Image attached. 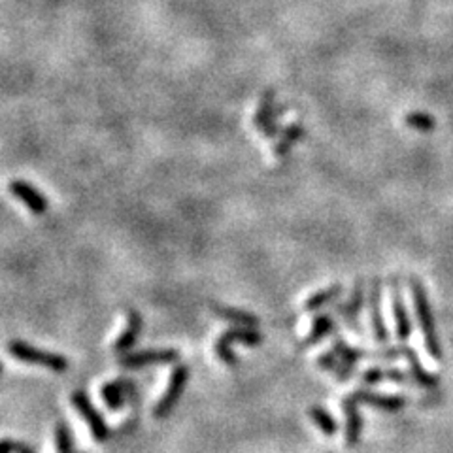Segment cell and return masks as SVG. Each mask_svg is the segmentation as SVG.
Here are the masks:
<instances>
[{
  "label": "cell",
  "instance_id": "obj_26",
  "mask_svg": "<svg viewBox=\"0 0 453 453\" xmlns=\"http://www.w3.org/2000/svg\"><path fill=\"white\" fill-rule=\"evenodd\" d=\"M340 357L333 351V349H328V351H325V353H321L319 357H317V367L323 368V370H336V368L340 367Z\"/></svg>",
  "mask_w": 453,
  "mask_h": 453
},
{
  "label": "cell",
  "instance_id": "obj_20",
  "mask_svg": "<svg viewBox=\"0 0 453 453\" xmlns=\"http://www.w3.org/2000/svg\"><path fill=\"white\" fill-rule=\"evenodd\" d=\"M342 295V285L335 283V285H328L327 289L317 291L314 295L310 296L306 304H304V312H317L323 306H327L331 302H335L338 296Z\"/></svg>",
  "mask_w": 453,
  "mask_h": 453
},
{
  "label": "cell",
  "instance_id": "obj_27",
  "mask_svg": "<svg viewBox=\"0 0 453 453\" xmlns=\"http://www.w3.org/2000/svg\"><path fill=\"white\" fill-rule=\"evenodd\" d=\"M13 452H15V442L10 440V438L0 440V453H13Z\"/></svg>",
  "mask_w": 453,
  "mask_h": 453
},
{
  "label": "cell",
  "instance_id": "obj_12",
  "mask_svg": "<svg viewBox=\"0 0 453 453\" xmlns=\"http://www.w3.org/2000/svg\"><path fill=\"white\" fill-rule=\"evenodd\" d=\"M391 312H393L397 338L401 342H406L412 336V321H410L408 308L397 282H391Z\"/></svg>",
  "mask_w": 453,
  "mask_h": 453
},
{
  "label": "cell",
  "instance_id": "obj_9",
  "mask_svg": "<svg viewBox=\"0 0 453 453\" xmlns=\"http://www.w3.org/2000/svg\"><path fill=\"white\" fill-rule=\"evenodd\" d=\"M100 397H102V401L108 404L110 410L118 412V410L125 406L127 401H132L136 397V386L131 380L119 378V380H113L102 386Z\"/></svg>",
  "mask_w": 453,
  "mask_h": 453
},
{
  "label": "cell",
  "instance_id": "obj_22",
  "mask_svg": "<svg viewBox=\"0 0 453 453\" xmlns=\"http://www.w3.org/2000/svg\"><path fill=\"white\" fill-rule=\"evenodd\" d=\"M308 415L312 418V421L315 423V427L319 429V431H321L323 434H327V436H333V434L338 433V423H336L335 418L328 414L325 408L314 404V406H310Z\"/></svg>",
  "mask_w": 453,
  "mask_h": 453
},
{
  "label": "cell",
  "instance_id": "obj_14",
  "mask_svg": "<svg viewBox=\"0 0 453 453\" xmlns=\"http://www.w3.org/2000/svg\"><path fill=\"white\" fill-rule=\"evenodd\" d=\"M336 331V323L333 319V315L331 314H317L314 317V321H312V328H310L308 336L301 342V348H310V346H314L317 342H321L325 336L333 335Z\"/></svg>",
  "mask_w": 453,
  "mask_h": 453
},
{
  "label": "cell",
  "instance_id": "obj_2",
  "mask_svg": "<svg viewBox=\"0 0 453 453\" xmlns=\"http://www.w3.org/2000/svg\"><path fill=\"white\" fill-rule=\"evenodd\" d=\"M8 353L12 355L13 359H19L26 365H38V367L49 368L53 372H66L68 370V359L65 355L42 351L26 342L12 340L8 344Z\"/></svg>",
  "mask_w": 453,
  "mask_h": 453
},
{
  "label": "cell",
  "instance_id": "obj_8",
  "mask_svg": "<svg viewBox=\"0 0 453 453\" xmlns=\"http://www.w3.org/2000/svg\"><path fill=\"white\" fill-rule=\"evenodd\" d=\"M177 361V351L174 349H145L129 353L119 359V365L125 368H144L151 365H168Z\"/></svg>",
  "mask_w": 453,
  "mask_h": 453
},
{
  "label": "cell",
  "instance_id": "obj_10",
  "mask_svg": "<svg viewBox=\"0 0 453 453\" xmlns=\"http://www.w3.org/2000/svg\"><path fill=\"white\" fill-rule=\"evenodd\" d=\"M359 402L355 401L353 395H348L342 401V412L346 415V429H344V442L346 446L353 447L359 444L363 433V415L357 408Z\"/></svg>",
  "mask_w": 453,
  "mask_h": 453
},
{
  "label": "cell",
  "instance_id": "obj_23",
  "mask_svg": "<svg viewBox=\"0 0 453 453\" xmlns=\"http://www.w3.org/2000/svg\"><path fill=\"white\" fill-rule=\"evenodd\" d=\"M333 351H335L338 357H340V361L346 365V367H351L355 368V365L359 363V359L361 357H365V351H361V349H355L351 348V346H348L346 342L342 340V338H336L335 344H333Z\"/></svg>",
  "mask_w": 453,
  "mask_h": 453
},
{
  "label": "cell",
  "instance_id": "obj_25",
  "mask_svg": "<svg viewBox=\"0 0 453 453\" xmlns=\"http://www.w3.org/2000/svg\"><path fill=\"white\" fill-rule=\"evenodd\" d=\"M406 125L415 129V131H431L434 127V119L431 116H427V113L415 112L406 116Z\"/></svg>",
  "mask_w": 453,
  "mask_h": 453
},
{
  "label": "cell",
  "instance_id": "obj_13",
  "mask_svg": "<svg viewBox=\"0 0 453 453\" xmlns=\"http://www.w3.org/2000/svg\"><path fill=\"white\" fill-rule=\"evenodd\" d=\"M370 323H372V333H374V340L380 344H388L389 333L381 315V283L380 280L372 282L370 287Z\"/></svg>",
  "mask_w": 453,
  "mask_h": 453
},
{
  "label": "cell",
  "instance_id": "obj_15",
  "mask_svg": "<svg viewBox=\"0 0 453 453\" xmlns=\"http://www.w3.org/2000/svg\"><path fill=\"white\" fill-rule=\"evenodd\" d=\"M140 333H142V315L138 312H129V323H127L125 333H121L116 344H113V353H125L136 344Z\"/></svg>",
  "mask_w": 453,
  "mask_h": 453
},
{
  "label": "cell",
  "instance_id": "obj_11",
  "mask_svg": "<svg viewBox=\"0 0 453 453\" xmlns=\"http://www.w3.org/2000/svg\"><path fill=\"white\" fill-rule=\"evenodd\" d=\"M351 395L357 402L372 406L374 410H383V412H401L402 408L406 406V399L397 397V395L374 393L370 389H355Z\"/></svg>",
  "mask_w": 453,
  "mask_h": 453
},
{
  "label": "cell",
  "instance_id": "obj_5",
  "mask_svg": "<svg viewBox=\"0 0 453 453\" xmlns=\"http://www.w3.org/2000/svg\"><path fill=\"white\" fill-rule=\"evenodd\" d=\"M70 401H72L74 408L78 410L79 415L86 420L87 427L91 429L93 436H95V440L97 442H106L110 438V429L106 425V421L102 420V415L99 414V410L95 408L91 401H89V397H87L86 391H74L72 397H70Z\"/></svg>",
  "mask_w": 453,
  "mask_h": 453
},
{
  "label": "cell",
  "instance_id": "obj_1",
  "mask_svg": "<svg viewBox=\"0 0 453 453\" xmlns=\"http://www.w3.org/2000/svg\"><path fill=\"white\" fill-rule=\"evenodd\" d=\"M410 293H412V301H414V312L415 317H418V325L421 328L425 349L434 361H440V340H438V333H436V325H434V315L431 304H429L427 291L415 278H410Z\"/></svg>",
  "mask_w": 453,
  "mask_h": 453
},
{
  "label": "cell",
  "instance_id": "obj_28",
  "mask_svg": "<svg viewBox=\"0 0 453 453\" xmlns=\"http://www.w3.org/2000/svg\"><path fill=\"white\" fill-rule=\"evenodd\" d=\"M13 453H34L29 446H25L23 442H15V452Z\"/></svg>",
  "mask_w": 453,
  "mask_h": 453
},
{
  "label": "cell",
  "instance_id": "obj_19",
  "mask_svg": "<svg viewBox=\"0 0 453 453\" xmlns=\"http://www.w3.org/2000/svg\"><path fill=\"white\" fill-rule=\"evenodd\" d=\"M361 380L365 383H381V381H395V383H408L412 376L404 374L401 370H381V368H368L361 374Z\"/></svg>",
  "mask_w": 453,
  "mask_h": 453
},
{
  "label": "cell",
  "instance_id": "obj_29",
  "mask_svg": "<svg viewBox=\"0 0 453 453\" xmlns=\"http://www.w3.org/2000/svg\"><path fill=\"white\" fill-rule=\"evenodd\" d=\"M2 370H4V367H2V363H0V374H2Z\"/></svg>",
  "mask_w": 453,
  "mask_h": 453
},
{
  "label": "cell",
  "instance_id": "obj_4",
  "mask_svg": "<svg viewBox=\"0 0 453 453\" xmlns=\"http://www.w3.org/2000/svg\"><path fill=\"white\" fill-rule=\"evenodd\" d=\"M276 97L274 91H267L261 97L259 108L253 113V127L257 131H261L264 134V138H276V134L282 132L280 125H278V118L285 112V108L276 104Z\"/></svg>",
  "mask_w": 453,
  "mask_h": 453
},
{
  "label": "cell",
  "instance_id": "obj_18",
  "mask_svg": "<svg viewBox=\"0 0 453 453\" xmlns=\"http://www.w3.org/2000/svg\"><path fill=\"white\" fill-rule=\"evenodd\" d=\"M280 134H282V136H280V140H278L276 145H274V155H276L278 159H283L289 155L293 144H296L299 140H302L304 129H302L301 125L293 123V125H287L285 129H282Z\"/></svg>",
  "mask_w": 453,
  "mask_h": 453
},
{
  "label": "cell",
  "instance_id": "obj_6",
  "mask_svg": "<svg viewBox=\"0 0 453 453\" xmlns=\"http://www.w3.org/2000/svg\"><path fill=\"white\" fill-rule=\"evenodd\" d=\"M189 380V368L185 367V365H177L174 370H172L170 374V381H168V388L164 391L163 399L157 402V406H155V418H166V415L170 414L172 408L176 406L177 401H180V397L184 393L185 383Z\"/></svg>",
  "mask_w": 453,
  "mask_h": 453
},
{
  "label": "cell",
  "instance_id": "obj_24",
  "mask_svg": "<svg viewBox=\"0 0 453 453\" xmlns=\"http://www.w3.org/2000/svg\"><path fill=\"white\" fill-rule=\"evenodd\" d=\"M55 446H57V453H84L74 452L72 436H70V431L66 427L65 421H59L55 427Z\"/></svg>",
  "mask_w": 453,
  "mask_h": 453
},
{
  "label": "cell",
  "instance_id": "obj_3",
  "mask_svg": "<svg viewBox=\"0 0 453 453\" xmlns=\"http://www.w3.org/2000/svg\"><path fill=\"white\" fill-rule=\"evenodd\" d=\"M232 342H242L246 346H257V344L263 342V336H261V333L255 327H238L237 325V327L225 331L223 335L216 340L214 351H216L217 359L225 363V365H229V367L237 365V357H235L232 349H230Z\"/></svg>",
  "mask_w": 453,
  "mask_h": 453
},
{
  "label": "cell",
  "instance_id": "obj_21",
  "mask_svg": "<svg viewBox=\"0 0 453 453\" xmlns=\"http://www.w3.org/2000/svg\"><path fill=\"white\" fill-rule=\"evenodd\" d=\"M214 312H216L221 319L225 321H230L238 325V327H255L259 325V319H257L255 315L248 314V312H242V310L237 308H223V306H214Z\"/></svg>",
  "mask_w": 453,
  "mask_h": 453
},
{
  "label": "cell",
  "instance_id": "obj_7",
  "mask_svg": "<svg viewBox=\"0 0 453 453\" xmlns=\"http://www.w3.org/2000/svg\"><path fill=\"white\" fill-rule=\"evenodd\" d=\"M8 191L12 193L13 198H17L19 202L25 204L34 216H44V214L49 210L47 198L44 197L36 187L26 184L25 180H12V182L8 184Z\"/></svg>",
  "mask_w": 453,
  "mask_h": 453
},
{
  "label": "cell",
  "instance_id": "obj_16",
  "mask_svg": "<svg viewBox=\"0 0 453 453\" xmlns=\"http://www.w3.org/2000/svg\"><path fill=\"white\" fill-rule=\"evenodd\" d=\"M402 351H404L402 357H406L408 363H410V376H412V380L415 383H420L421 388H434V386H438V376L431 374V372H427L423 368V365L420 363V357L415 355L414 349L402 346Z\"/></svg>",
  "mask_w": 453,
  "mask_h": 453
},
{
  "label": "cell",
  "instance_id": "obj_17",
  "mask_svg": "<svg viewBox=\"0 0 453 453\" xmlns=\"http://www.w3.org/2000/svg\"><path fill=\"white\" fill-rule=\"evenodd\" d=\"M363 302H365V289H363V283L357 282L355 283L353 291H351V295H349L348 302L346 304H340L338 306V314L344 315V319L351 325V327H359L357 325V317H359V312L363 308Z\"/></svg>",
  "mask_w": 453,
  "mask_h": 453
}]
</instances>
